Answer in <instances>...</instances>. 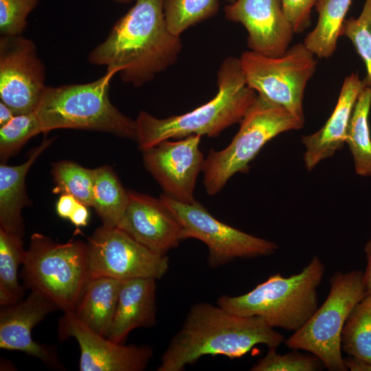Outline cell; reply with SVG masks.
<instances>
[{
    "label": "cell",
    "mask_w": 371,
    "mask_h": 371,
    "mask_svg": "<svg viewBox=\"0 0 371 371\" xmlns=\"http://www.w3.org/2000/svg\"><path fill=\"white\" fill-rule=\"evenodd\" d=\"M182 49L167 27L163 0H135L89 54V62L116 70L122 80L140 87L173 65Z\"/></svg>",
    "instance_id": "1"
},
{
    "label": "cell",
    "mask_w": 371,
    "mask_h": 371,
    "mask_svg": "<svg viewBox=\"0 0 371 371\" xmlns=\"http://www.w3.org/2000/svg\"><path fill=\"white\" fill-rule=\"evenodd\" d=\"M283 341L284 336L260 317L239 315L199 302L190 307L157 370L181 371L205 355L240 358L258 344L277 348Z\"/></svg>",
    "instance_id": "2"
},
{
    "label": "cell",
    "mask_w": 371,
    "mask_h": 371,
    "mask_svg": "<svg viewBox=\"0 0 371 371\" xmlns=\"http://www.w3.org/2000/svg\"><path fill=\"white\" fill-rule=\"evenodd\" d=\"M216 80L214 98L188 113L159 119L140 111L135 120L139 148L143 151L162 141L192 135L216 137L240 122L258 93L247 85L239 58H225Z\"/></svg>",
    "instance_id": "3"
},
{
    "label": "cell",
    "mask_w": 371,
    "mask_h": 371,
    "mask_svg": "<svg viewBox=\"0 0 371 371\" xmlns=\"http://www.w3.org/2000/svg\"><path fill=\"white\" fill-rule=\"evenodd\" d=\"M324 271V265L314 256L300 273L288 278L273 274L245 294L220 297L217 304L231 313L258 316L273 328L295 333L318 308L317 288Z\"/></svg>",
    "instance_id": "4"
},
{
    "label": "cell",
    "mask_w": 371,
    "mask_h": 371,
    "mask_svg": "<svg viewBox=\"0 0 371 371\" xmlns=\"http://www.w3.org/2000/svg\"><path fill=\"white\" fill-rule=\"evenodd\" d=\"M116 74V70H106L88 83L47 86L35 110L42 132L82 129L135 139V120L120 112L109 99L110 83Z\"/></svg>",
    "instance_id": "5"
},
{
    "label": "cell",
    "mask_w": 371,
    "mask_h": 371,
    "mask_svg": "<svg viewBox=\"0 0 371 371\" xmlns=\"http://www.w3.org/2000/svg\"><path fill=\"white\" fill-rule=\"evenodd\" d=\"M22 266L23 286L43 293L64 313L74 312L91 278L87 244L79 240L58 243L34 233Z\"/></svg>",
    "instance_id": "6"
},
{
    "label": "cell",
    "mask_w": 371,
    "mask_h": 371,
    "mask_svg": "<svg viewBox=\"0 0 371 371\" xmlns=\"http://www.w3.org/2000/svg\"><path fill=\"white\" fill-rule=\"evenodd\" d=\"M304 122L284 106L258 94L229 146L218 151L211 149L205 159L202 171L206 192L214 195L234 174L248 172L249 162L267 142L282 133L301 128Z\"/></svg>",
    "instance_id": "7"
},
{
    "label": "cell",
    "mask_w": 371,
    "mask_h": 371,
    "mask_svg": "<svg viewBox=\"0 0 371 371\" xmlns=\"http://www.w3.org/2000/svg\"><path fill=\"white\" fill-rule=\"evenodd\" d=\"M329 283L324 302L284 342L289 348L315 355L330 371H346L341 352V333L349 314L367 293L364 273L360 270L337 271Z\"/></svg>",
    "instance_id": "8"
},
{
    "label": "cell",
    "mask_w": 371,
    "mask_h": 371,
    "mask_svg": "<svg viewBox=\"0 0 371 371\" xmlns=\"http://www.w3.org/2000/svg\"><path fill=\"white\" fill-rule=\"evenodd\" d=\"M239 60L247 83L252 89L304 122V93L317 61L304 43L289 47L280 57H269L250 50L243 52Z\"/></svg>",
    "instance_id": "9"
},
{
    "label": "cell",
    "mask_w": 371,
    "mask_h": 371,
    "mask_svg": "<svg viewBox=\"0 0 371 371\" xmlns=\"http://www.w3.org/2000/svg\"><path fill=\"white\" fill-rule=\"evenodd\" d=\"M183 226L186 238L203 242L208 247L211 267L224 265L236 258H251L274 254L278 245L222 223L199 202L183 203L164 194L159 197Z\"/></svg>",
    "instance_id": "10"
},
{
    "label": "cell",
    "mask_w": 371,
    "mask_h": 371,
    "mask_svg": "<svg viewBox=\"0 0 371 371\" xmlns=\"http://www.w3.org/2000/svg\"><path fill=\"white\" fill-rule=\"evenodd\" d=\"M86 244L91 278L158 280L169 269L166 255L152 251L117 227L102 225Z\"/></svg>",
    "instance_id": "11"
},
{
    "label": "cell",
    "mask_w": 371,
    "mask_h": 371,
    "mask_svg": "<svg viewBox=\"0 0 371 371\" xmlns=\"http://www.w3.org/2000/svg\"><path fill=\"white\" fill-rule=\"evenodd\" d=\"M47 86L34 43L22 35L0 38V100L15 115L35 111Z\"/></svg>",
    "instance_id": "12"
},
{
    "label": "cell",
    "mask_w": 371,
    "mask_h": 371,
    "mask_svg": "<svg viewBox=\"0 0 371 371\" xmlns=\"http://www.w3.org/2000/svg\"><path fill=\"white\" fill-rule=\"evenodd\" d=\"M201 138L200 135H192L177 142L167 139L142 151L146 170L164 194L177 201H196V181L205 161L199 149Z\"/></svg>",
    "instance_id": "13"
},
{
    "label": "cell",
    "mask_w": 371,
    "mask_h": 371,
    "mask_svg": "<svg viewBox=\"0 0 371 371\" xmlns=\"http://www.w3.org/2000/svg\"><path fill=\"white\" fill-rule=\"evenodd\" d=\"M58 335L61 341L72 337L78 342L80 371H142L153 354L150 346H126L96 333L71 313L60 318Z\"/></svg>",
    "instance_id": "14"
},
{
    "label": "cell",
    "mask_w": 371,
    "mask_h": 371,
    "mask_svg": "<svg viewBox=\"0 0 371 371\" xmlns=\"http://www.w3.org/2000/svg\"><path fill=\"white\" fill-rule=\"evenodd\" d=\"M56 310L58 307L50 299L36 291H30L13 305L1 306L0 348L23 352L52 369L65 370L56 348L38 343L32 337L34 327Z\"/></svg>",
    "instance_id": "15"
},
{
    "label": "cell",
    "mask_w": 371,
    "mask_h": 371,
    "mask_svg": "<svg viewBox=\"0 0 371 371\" xmlns=\"http://www.w3.org/2000/svg\"><path fill=\"white\" fill-rule=\"evenodd\" d=\"M224 10L227 20L247 30L251 51L276 58L290 47L294 32L281 0H229Z\"/></svg>",
    "instance_id": "16"
},
{
    "label": "cell",
    "mask_w": 371,
    "mask_h": 371,
    "mask_svg": "<svg viewBox=\"0 0 371 371\" xmlns=\"http://www.w3.org/2000/svg\"><path fill=\"white\" fill-rule=\"evenodd\" d=\"M128 193V205L117 228L161 255L187 238L183 226L160 198L134 191Z\"/></svg>",
    "instance_id": "17"
},
{
    "label": "cell",
    "mask_w": 371,
    "mask_h": 371,
    "mask_svg": "<svg viewBox=\"0 0 371 371\" xmlns=\"http://www.w3.org/2000/svg\"><path fill=\"white\" fill-rule=\"evenodd\" d=\"M365 87L358 74L346 76L336 106L326 122L315 133L302 137L305 147L304 161L308 170L343 148L355 105Z\"/></svg>",
    "instance_id": "18"
},
{
    "label": "cell",
    "mask_w": 371,
    "mask_h": 371,
    "mask_svg": "<svg viewBox=\"0 0 371 371\" xmlns=\"http://www.w3.org/2000/svg\"><path fill=\"white\" fill-rule=\"evenodd\" d=\"M156 280L139 278L122 281L109 339L123 344L133 330L156 324Z\"/></svg>",
    "instance_id": "19"
},
{
    "label": "cell",
    "mask_w": 371,
    "mask_h": 371,
    "mask_svg": "<svg viewBox=\"0 0 371 371\" xmlns=\"http://www.w3.org/2000/svg\"><path fill=\"white\" fill-rule=\"evenodd\" d=\"M53 139L43 142L31 153L28 159L17 166L0 164V228L23 238L24 222L21 212L30 205L26 194V175L38 156L52 143Z\"/></svg>",
    "instance_id": "20"
},
{
    "label": "cell",
    "mask_w": 371,
    "mask_h": 371,
    "mask_svg": "<svg viewBox=\"0 0 371 371\" xmlns=\"http://www.w3.org/2000/svg\"><path fill=\"white\" fill-rule=\"evenodd\" d=\"M122 281L109 277L91 278L71 313L89 328L106 337L115 314Z\"/></svg>",
    "instance_id": "21"
},
{
    "label": "cell",
    "mask_w": 371,
    "mask_h": 371,
    "mask_svg": "<svg viewBox=\"0 0 371 371\" xmlns=\"http://www.w3.org/2000/svg\"><path fill=\"white\" fill-rule=\"evenodd\" d=\"M351 3L352 0H316L317 22L303 43L316 57L329 58L335 52Z\"/></svg>",
    "instance_id": "22"
},
{
    "label": "cell",
    "mask_w": 371,
    "mask_h": 371,
    "mask_svg": "<svg viewBox=\"0 0 371 371\" xmlns=\"http://www.w3.org/2000/svg\"><path fill=\"white\" fill-rule=\"evenodd\" d=\"M128 202V193L109 166L95 168L93 206L102 225L117 227Z\"/></svg>",
    "instance_id": "23"
},
{
    "label": "cell",
    "mask_w": 371,
    "mask_h": 371,
    "mask_svg": "<svg viewBox=\"0 0 371 371\" xmlns=\"http://www.w3.org/2000/svg\"><path fill=\"white\" fill-rule=\"evenodd\" d=\"M370 106L371 88L366 86L355 105L346 139L353 157L355 172L363 177H371Z\"/></svg>",
    "instance_id": "24"
},
{
    "label": "cell",
    "mask_w": 371,
    "mask_h": 371,
    "mask_svg": "<svg viewBox=\"0 0 371 371\" xmlns=\"http://www.w3.org/2000/svg\"><path fill=\"white\" fill-rule=\"evenodd\" d=\"M26 249L22 237L0 228V305H13L23 300L24 286L19 281L18 269Z\"/></svg>",
    "instance_id": "25"
},
{
    "label": "cell",
    "mask_w": 371,
    "mask_h": 371,
    "mask_svg": "<svg viewBox=\"0 0 371 371\" xmlns=\"http://www.w3.org/2000/svg\"><path fill=\"white\" fill-rule=\"evenodd\" d=\"M341 345L348 355L371 363V293H366L349 314Z\"/></svg>",
    "instance_id": "26"
},
{
    "label": "cell",
    "mask_w": 371,
    "mask_h": 371,
    "mask_svg": "<svg viewBox=\"0 0 371 371\" xmlns=\"http://www.w3.org/2000/svg\"><path fill=\"white\" fill-rule=\"evenodd\" d=\"M55 194H71L87 207L93 206L95 169L76 163L61 161L52 164Z\"/></svg>",
    "instance_id": "27"
},
{
    "label": "cell",
    "mask_w": 371,
    "mask_h": 371,
    "mask_svg": "<svg viewBox=\"0 0 371 371\" xmlns=\"http://www.w3.org/2000/svg\"><path fill=\"white\" fill-rule=\"evenodd\" d=\"M218 9V0H163L167 27L177 36L190 27L212 17Z\"/></svg>",
    "instance_id": "28"
},
{
    "label": "cell",
    "mask_w": 371,
    "mask_h": 371,
    "mask_svg": "<svg viewBox=\"0 0 371 371\" xmlns=\"http://www.w3.org/2000/svg\"><path fill=\"white\" fill-rule=\"evenodd\" d=\"M41 133L42 127L35 111L15 115L9 122L0 126L1 160H8L30 138Z\"/></svg>",
    "instance_id": "29"
},
{
    "label": "cell",
    "mask_w": 371,
    "mask_h": 371,
    "mask_svg": "<svg viewBox=\"0 0 371 371\" xmlns=\"http://www.w3.org/2000/svg\"><path fill=\"white\" fill-rule=\"evenodd\" d=\"M341 36L348 38L363 61L366 76L363 80L371 88V0H366L363 10L357 18L345 20Z\"/></svg>",
    "instance_id": "30"
},
{
    "label": "cell",
    "mask_w": 371,
    "mask_h": 371,
    "mask_svg": "<svg viewBox=\"0 0 371 371\" xmlns=\"http://www.w3.org/2000/svg\"><path fill=\"white\" fill-rule=\"evenodd\" d=\"M326 368L315 355H304L294 349L285 355H279L276 348H269L267 355L254 364L252 371H316Z\"/></svg>",
    "instance_id": "31"
},
{
    "label": "cell",
    "mask_w": 371,
    "mask_h": 371,
    "mask_svg": "<svg viewBox=\"0 0 371 371\" xmlns=\"http://www.w3.org/2000/svg\"><path fill=\"white\" fill-rule=\"evenodd\" d=\"M40 0H0V33L18 36L27 25V18Z\"/></svg>",
    "instance_id": "32"
},
{
    "label": "cell",
    "mask_w": 371,
    "mask_h": 371,
    "mask_svg": "<svg viewBox=\"0 0 371 371\" xmlns=\"http://www.w3.org/2000/svg\"><path fill=\"white\" fill-rule=\"evenodd\" d=\"M283 10L294 33L304 32L310 24L316 0H281Z\"/></svg>",
    "instance_id": "33"
},
{
    "label": "cell",
    "mask_w": 371,
    "mask_h": 371,
    "mask_svg": "<svg viewBox=\"0 0 371 371\" xmlns=\"http://www.w3.org/2000/svg\"><path fill=\"white\" fill-rule=\"evenodd\" d=\"M78 201L71 194H61L56 203V212L63 218L69 219Z\"/></svg>",
    "instance_id": "34"
},
{
    "label": "cell",
    "mask_w": 371,
    "mask_h": 371,
    "mask_svg": "<svg viewBox=\"0 0 371 371\" xmlns=\"http://www.w3.org/2000/svg\"><path fill=\"white\" fill-rule=\"evenodd\" d=\"M87 206L78 202L75 210L69 216V221L77 227H85L87 225L89 214Z\"/></svg>",
    "instance_id": "35"
},
{
    "label": "cell",
    "mask_w": 371,
    "mask_h": 371,
    "mask_svg": "<svg viewBox=\"0 0 371 371\" xmlns=\"http://www.w3.org/2000/svg\"><path fill=\"white\" fill-rule=\"evenodd\" d=\"M344 362L347 370L351 371H371V363L363 359L348 355L344 358Z\"/></svg>",
    "instance_id": "36"
},
{
    "label": "cell",
    "mask_w": 371,
    "mask_h": 371,
    "mask_svg": "<svg viewBox=\"0 0 371 371\" xmlns=\"http://www.w3.org/2000/svg\"><path fill=\"white\" fill-rule=\"evenodd\" d=\"M366 258V267L364 273V280L367 293H371V238L364 247Z\"/></svg>",
    "instance_id": "37"
},
{
    "label": "cell",
    "mask_w": 371,
    "mask_h": 371,
    "mask_svg": "<svg viewBox=\"0 0 371 371\" xmlns=\"http://www.w3.org/2000/svg\"><path fill=\"white\" fill-rule=\"evenodd\" d=\"M14 115L15 113L8 106L0 101V126L9 122Z\"/></svg>",
    "instance_id": "38"
},
{
    "label": "cell",
    "mask_w": 371,
    "mask_h": 371,
    "mask_svg": "<svg viewBox=\"0 0 371 371\" xmlns=\"http://www.w3.org/2000/svg\"><path fill=\"white\" fill-rule=\"evenodd\" d=\"M111 1L115 3H118L127 4L133 1V0H111Z\"/></svg>",
    "instance_id": "39"
}]
</instances>
